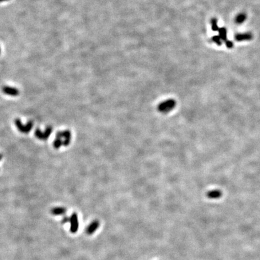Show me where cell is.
<instances>
[{
    "label": "cell",
    "instance_id": "cell-13",
    "mask_svg": "<svg viewBox=\"0 0 260 260\" xmlns=\"http://www.w3.org/2000/svg\"><path fill=\"white\" fill-rule=\"evenodd\" d=\"M211 27H212V30L215 31L219 30V28L218 27V26H217V21L215 18H213L211 19Z\"/></svg>",
    "mask_w": 260,
    "mask_h": 260
},
{
    "label": "cell",
    "instance_id": "cell-12",
    "mask_svg": "<svg viewBox=\"0 0 260 260\" xmlns=\"http://www.w3.org/2000/svg\"><path fill=\"white\" fill-rule=\"evenodd\" d=\"M246 19V15L243 13H242V14H238L235 17V21L237 24H241L245 21Z\"/></svg>",
    "mask_w": 260,
    "mask_h": 260
},
{
    "label": "cell",
    "instance_id": "cell-14",
    "mask_svg": "<svg viewBox=\"0 0 260 260\" xmlns=\"http://www.w3.org/2000/svg\"><path fill=\"white\" fill-rule=\"evenodd\" d=\"M212 40H213V41L215 43H216L217 45H219V46H220V45H222L221 39H220V37L219 36H213V37H212Z\"/></svg>",
    "mask_w": 260,
    "mask_h": 260
},
{
    "label": "cell",
    "instance_id": "cell-10",
    "mask_svg": "<svg viewBox=\"0 0 260 260\" xmlns=\"http://www.w3.org/2000/svg\"><path fill=\"white\" fill-rule=\"evenodd\" d=\"M66 209L65 207H61L53 208L51 210V213L54 216L63 215L66 213Z\"/></svg>",
    "mask_w": 260,
    "mask_h": 260
},
{
    "label": "cell",
    "instance_id": "cell-11",
    "mask_svg": "<svg viewBox=\"0 0 260 260\" xmlns=\"http://www.w3.org/2000/svg\"><path fill=\"white\" fill-rule=\"evenodd\" d=\"M219 37L220 39L223 41H227V29L224 27L219 29Z\"/></svg>",
    "mask_w": 260,
    "mask_h": 260
},
{
    "label": "cell",
    "instance_id": "cell-18",
    "mask_svg": "<svg viewBox=\"0 0 260 260\" xmlns=\"http://www.w3.org/2000/svg\"><path fill=\"white\" fill-rule=\"evenodd\" d=\"M1 159H2V155H1V154H0V160H1Z\"/></svg>",
    "mask_w": 260,
    "mask_h": 260
},
{
    "label": "cell",
    "instance_id": "cell-3",
    "mask_svg": "<svg viewBox=\"0 0 260 260\" xmlns=\"http://www.w3.org/2000/svg\"><path fill=\"white\" fill-rule=\"evenodd\" d=\"M15 125L20 132L22 133H28L31 130L33 127V121H30L27 124L24 125L22 124L21 120L16 119Z\"/></svg>",
    "mask_w": 260,
    "mask_h": 260
},
{
    "label": "cell",
    "instance_id": "cell-1",
    "mask_svg": "<svg viewBox=\"0 0 260 260\" xmlns=\"http://www.w3.org/2000/svg\"><path fill=\"white\" fill-rule=\"evenodd\" d=\"M71 133L69 130L60 131L57 133L56 139L53 142L54 148L58 149L61 146H68L71 140Z\"/></svg>",
    "mask_w": 260,
    "mask_h": 260
},
{
    "label": "cell",
    "instance_id": "cell-19",
    "mask_svg": "<svg viewBox=\"0 0 260 260\" xmlns=\"http://www.w3.org/2000/svg\"><path fill=\"white\" fill-rule=\"evenodd\" d=\"M0 53H1V48H0Z\"/></svg>",
    "mask_w": 260,
    "mask_h": 260
},
{
    "label": "cell",
    "instance_id": "cell-15",
    "mask_svg": "<svg viewBox=\"0 0 260 260\" xmlns=\"http://www.w3.org/2000/svg\"><path fill=\"white\" fill-rule=\"evenodd\" d=\"M225 44H226V46H227L228 48H232L233 47V46H234L233 42H231V41H225Z\"/></svg>",
    "mask_w": 260,
    "mask_h": 260
},
{
    "label": "cell",
    "instance_id": "cell-5",
    "mask_svg": "<svg viewBox=\"0 0 260 260\" xmlns=\"http://www.w3.org/2000/svg\"><path fill=\"white\" fill-rule=\"evenodd\" d=\"M70 223H71L70 231L73 234L76 233L78 231V228H79V222H78V215L75 213H73L71 216Z\"/></svg>",
    "mask_w": 260,
    "mask_h": 260
},
{
    "label": "cell",
    "instance_id": "cell-17",
    "mask_svg": "<svg viewBox=\"0 0 260 260\" xmlns=\"http://www.w3.org/2000/svg\"><path fill=\"white\" fill-rule=\"evenodd\" d=\"M9 0H0V2H4V1H7Z\"/></svg>",
    "mask_w": 260,
    "mask_h": 260
},
{
    "label": "cell",
    "instance_id": "cell-16",
    "mask_svg": "<svg viewBox=\"0 0 260 260\" xmlns=\"http://www.w3.org/2000/svg\"><path fill=\"white\" fill-rule=\"evenodd\" d=\"M70 218L71 217H69L68 216L64 217L63 218V220H62V223H68V222H70Z\"/></svg>",
    "mask_w": 260,
    "mask_h": 260
},
{
    "label": "cell",
    "instance_id": "cell-6",
    "mask_svg": "<svg viewBox=\"0 0 260 260\" xmlns=\"http://www.w3.org/2000/svg\"><path fill=\"white\" fill-rule=\"evenodd\" d=\"M100 225V223L99 220H93L87 227L86 230L87 234L89 235L93 234L95 231L98 229Z\"/></svg>",
    "mask_w": 260,
    "mask_h": 260
},
{
    "label": "cell",
    "instance_id": "cell-8",
    "mask_svg": "<svg viewBox=\"0 0 260 260\" xmlns=\"http://www.w3.org/2000/svg\"><path fill=\"white\" fill-rule=\"evenodd\" d=\"M2 92L6 95L12 96V97L18 96L19 93V90L16 88L10 86L4 87L2 88Z\"/></svg>",
    "mask_w": 260,
    "mask_h": 260
},
{
    "label": "cell",
    "instance_id": "cell-4",
    "mask_svg": "<svg viewBox=\"0 0 260 260\" xmlns=\"http://www.w3.org/2000/svg\"><path fill=\"white\" fill-rule=\"evenodd\" d=\"M52 130L53 128L51 127H48L44 131H42L40 129H37L35 131V136L41 140H46L51 134Z\"/></svg>",
    "mask_w": 260,
    "mask_h": 260
},
{
    "label": "cell",
    "instance_id": "cell-2",
    "mask_svg": "<svg viewBox=\"0 0 260 260\" xmlns=\"http://www.w3.org/2000/svg\"><path fill=\"white\" fill-rule=\"evenodd\" d=\"M176 102L173 99H169L160 103L157 107L159 112L161 113H167L171 112L175 107Z\"/></svg>",
    "mask_w": 260,
    "mask_h": 260
},
{
    "label": "cell",
    "instance_id": "cell-7",
    "mask_svg": "<svg viewBox=\"0 0 260 260\" xmlns=\"http://www.w3.org/2000/svg\"><path fill=\"white\" fill-rule=\"evenodd\" d=\"M253 38V35L250 33H238L235 36V41L238 42L244 41H250Z\"/></svg>",
    "mask_w": 260,
    "mask_h": 260
},
{
    "label": "cell",
    "instance_id": "cell-9",
    "mask_svg": "<svg viewBox=\"0 0 260 260\" xmlns=\"http://www.w3.org/2000/svg\"><path fill=\"white\" fill-rule=\"evenodd\" d=\"M222 195V193L219 190H211L207 192V196L209 199H219L220 198Z\"/></svg>",
    "mask_w": 260,
    "mask_h": 260
}]
</instances>
